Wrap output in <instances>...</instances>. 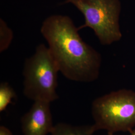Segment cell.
I'll return each mask as SVG.
<instances>
[{
  "label": "cell",
  "mask_w": 135,
  "mask_h": 135,
  "mask_svg": "<svg viewBox=\"0 0 135 135\" xmlns=\"http://www.w3.org/2000/svg\"><path fill=\"white\" fill-rule=\"evenodd\" d=\"M79 31L70 17L62 15L47 17L40 29L63 76L75 82H93L99 76L101 55L83 41Z\"/></svg>",
  "instance_id": "cell-1"
},
{
  "label": "cell",
  "mask_w": 135,
  "mask_h": 135,
  "mask_svg": "<svg viewBox=\"0 0 135 135\" xmlns=\"http://www.w3.org/2000/svg\"><path fill=\"white\" fill-rule=\"evenodd\" d=\"M58 64L48 47L44 44L37 46L35 52L25 61L23 93L33 101L51 103L57 100Z\"/></svg>",
  "instance_id": "cell-2"
},
{
  "label": "cell",
  "mask_w": 135,
  "mask_h": 135,
  "mask_svg": "<svg viewBox=\"0 0 135 135\" xmlns=\"http://www.w3.org/2000/svg\"><path fill=\"white\" fill-rule=\"evenodd\" d=\"M92 114L97 130L130 132L135 126V92L122 89L97 98Z\"/></svg>",
  "instance_id": "cell-3"
},
{
  "label": "cell",
  "mask_w": 135,
  "mask_h": 135,
  "mask_svg": "<svg viewBox=\"0 0 135 135\" xmlns=\"http://www.w3.org/2000/svg\"><path fill=\"white\" fill-rule=\"evenodd\" d=\"M63 4L74 5L82 13L85 22L78 29L91 28L102 45H110L121 40L120 0H65Z\"/></svg>",
  "instance_id": "cell-4"
},
{
  "label": "cell",
  "mask_w": 135,
  "mask_h": 135,
  "mask_svg": "<svg viewBox=\"0 0 135 135\" xmlns=\"http://www.w3.org/2000/svg\"><path fill=\"white\" fill-rule=\"evenodd\" d=\"M51 103L34 101L33 105L22 117L21 123L24 135H47L54 126Z\"/></svg>",
  "instance_id": "cell-5"
},
{
  "label": "cell",
  "mask_w": 135,
  "mask_h": 135,
  "mask_svg": "<svg viewBox=\"0 0 135 135\" xmlns=\"http://www.w3.org/2000/svg\"><path fill=\"white\" fill-rule=\"evenodd\" d=\"M96 127L92 125L74 126L61 123L54 126L50 135H94Z\"/></svg>",
  "instance_id": "cell-6"
},
{
  "label": "cell",
  "mask_w": 135,
  "mask_h": 135,
  "mask_svg": "<svg viewBox=\"0 0 135 135\" xmlns=\"http://www.w3.org/2000/svg\"><path fill=\"white\" fill-rule=\"evenodd\" d=\"M16 98V92L13 88L7 82L0 84V112H3L8 106Z\"/></svg>",
  "instance_id": "cell-7"
},
{
  "label": "cell",
  "mask_w": 135,
  "mask_h": 135,
  "mask_svg": "<svg viewBox=\"0 0 135 135\" xmlns=\"http://www.w3.org/2000/svg\"><path fill=\"white\" fill-rule=\"evenodd\" d=\"M14 38L12 30L5 21L0 19V52L3 53L7 50L12 43Z\"/></svg>",
  "instance_id": "cell-8"
},
{
  "label": "cell",
  "mask_w": 135,
  "mask_h": 135,
  "mask_svg": "<svg viewBox=\"0 0 135 135\" xmlns=\"http://www.w3.org/2000/svg\"><path fill=\"white\" fill-rule=\"evenodd\" d=\"M0 135H13V134L8 128L4 126H1L0 127Z\"/></svg>",
  "instance_id": "cell-9"
},
{
  "label": "cell",
  "mask_w": 135,
  "mask_h": 135,
  "mask_svg": "<svg viewBox=\"0 0 135 135\" xmlns=\"http://www.w3.org/2000/svg\"><path fill=\"white\" fill-rule=\"evenodd\" d=\"M130 135H135V129H133L131 131Z\"/></svg>",
  "instance_id": "cell-10"
},
{
  "label": "cell",
  "mask_w": 135,
  "mask_h": 135,
  "mask_svg": "<svg viewBox=\"0 0 135 135\" xmlns=\"http://www.w3.org/2000/svg\"><path fill=\"white\" fill-rule=\"evenodd\" d=\"M109 135H113V134H109Z\"/></svg>",
  "instance_id": "cell-11"
}]
</instances>
